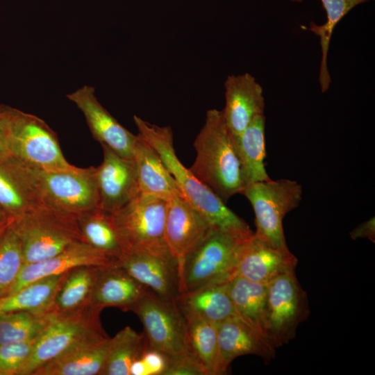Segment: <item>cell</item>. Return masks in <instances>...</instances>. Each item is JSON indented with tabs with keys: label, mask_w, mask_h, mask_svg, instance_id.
I'll return each mask as SVG.
<instances>
[{
	"label": "cell",
	"mask_w": 375,
	"mask_h": 375,
	"mask_svg": "<svg viewBox=\"0 0 375 375\" xmlns=\"http://www.w3.org/2000/svg\"><path fill=\"white\" fill-rule=\"evenodd\" d=\"M193 146L197 152L190 167L193 174L224 203L242 194L244 187L233 135L222 110H208Z\"/></svg>",
	"instance_id": "obj_1"
},
{
	"label": "cell",
	"mask_w": 375,
	"mask_h": 375,
	"mask_svg": "<svg viewBox=\"0 0 375 375\" xmlns=\"http://www.w3.org/2000/svg\"><path fill=\"white\" fill-rule=\"evenodd\" d=\"M133 120L138 131V135L157 152L183 197L206 216L212 226L251 231L244 219L229 209L180 162L174 148L173 133L170 126L152 124L137 115L133 116Z\"/></svg>",
	"instance_id": "obj_2"
},
{
	"label": "cell",
	"mask_w": 375,
	"mask_h": 375,
	"mask_svg": "<svg viewBox=\"0 0 375 375\" xmlns=\"http://www.w3.org/2000/svg\"><path fill=\"white\" fill-rule=\"evenodd\" d=\"M253 235L252 231L211 226L183 260L182 294L228 282L235 276L244 247Z\"/></svg>",
	"instance_id": "obj_3"
},
{
	"label": "cell",
	"mask_w": 375,
	"mask_h": 375,
	"mask_svg": "<svg viewBox=\"0 0 375 375\" xmlns=\"http://www.w3.org/2000/svg\"><path fill=\"white\" fill-rule=\"evenodd\" d=\"M0 126L10 156L43 171H60L72 166L65 159L56 133L42 119L0 105Z\"/></svg>",
	"instance_id": "obj_4"
},
{
	"label": "cell",
	"mask_w": 375,
	"mask_h": 375,
	"mask_svg": "<svg viewBox=\"0 0 375 375\" xmlns=\"http://www.w3.org/2000/svg\"><path fill=\"white\" fill-rule=\"evenodd\" d=\"M12 226L21 242L24 264L44 260L85 242L76 216L49 206L13 218Z\"/></svg>",
	"instance_id": "obj_5"
},
{
	"label": "cell",
	"mask_w": 375,
	"mask_h": 375,
	"mask_svg": "<svg viewBox=\"0 0 375 375\" xmlns=\"http://www.w3.org/2000/svg\"><path fill=\"white\" fill-rule=\"evenodd\" d=\"M103 309L90 304L69 312H51L47 324L35 342L31 356L19 375H32L38 368L75 346L108 337L100 321Z\"/></svg>",
	"instance_id": "obj_6"
},
{
	"label": "cell",
	"mask_w": 375,
	"mask_h": 375,
	"mask_svg": "<svg viewBox=\"0 0 375 375\" xmlns=\"http://www.w3.org/2000/svg\"><path fill=\"white\" fill-rule=\"evenodd\" d=\"M26 167L31 183L46 206L76 217L99 208L95 167L72 165L60 171Z\"/></svg>",
	"instance_id": "obj_7"
},
{
	"label": "cell",
	"mask_w": 375,
	"mask_h": 375,
	"mask_svg": "<svg viewBox=\"0 0 375 375\" xmlns=\"http://www.w3.org/2000/svg\"><path fill=\"white\" fill-rule=\"evenodd\" d=\"M242 194L251 203L255 214L254 235L283 251H290L283 226L284 217L297 208L302 187L295 181L269 179L247 185Z\"/></svg>",
	"instance_id": "obj_8"
},
{
	"label": "cell",
	"mask_w": 375,
	"mask_h": 375,
	"mask_svg": "<svg viewBox=\"0 0 375 375\" xmlns=\"http://www.w3.org/2000/svg\"><path fill=\"white\" fill-rule=\"evenodd\" d=\"M130 310L143 325L148 349L162 353L168 360L192 356L186 321L177 304L164 300L149 289Z\"/></svg>",
	"instance_id": "obj_9"
},
{
	"label": "cell",
	"mask_w": 375,
	"mask_h": 375,
	"mask_svg": "<svg viewBox=\"0 0 375 375\" xmlns=\"http://www.w3.org/2000/svg\"><path fill=\"white\" fill-rule=\"evenodd\" d=\"M308 315V297L295 270L285 272L267 284V333L275 348L292 340L298 326Z\"/></svg>",
	"instance_id": "obj_10"
},
{
	"label": "cell",
	"mask_w": 375,
	"mask_h": 375,
	"mask_svg": "<svg viewBox=\"0 0 375 375\" xmlns=\"http://www.w3.org/2000/svg\"><path fill=\"white\" fill-rule=\"evenodd\" d=\"M115 263L158 297L178 305L182 295L180 268L167 246L131 248Z\"/></svg>",
	"instance_id": "obj_11"
},
{
	"label": "cell",
	"mask_w": 375,
	"mask_h": 375,
	"mask_svg": "<svg viewBox=\"0 0 375 375\" xmlns=\"http://www.w3.org/2000/svg\"><path fill=\"white\" fill-rule=\"evenodd\" d=\"M167 203L162 198L140 193L112 213L128 249L167 246L165 239Z\"/></svg>",
	"instance_id": "obj_12"
},
{
	"label": "cell",
	"mask_w": 375,
	"mask_h": 375,
	"mask_svg": "<svg viewBox=\"0 0 375 375\" xmlns=\"http://www.w3.org/2000/svg\"><path fill=\"white\" fill-rule=\"evenodd\" d=\"M103 160L96 167L99 208L113 213L140 194L135 163L101 146Z\"/></svg>",
	"instance_id": "obj_13"
},
{
	"label": "cell",
	"mask_w": 375,
	"mask_h": 375,
	"mask_svg": "<svg viewBox=\"0 0 375 375\" xmlns=\"http://www.w3.org/2000/svg\"><path fill=\"white\" fill-rule=\"evenodd\" d=\"M67 97L83 112L94 140L122 157L133 158L137 135L124 128L100 103L92 86L84 85Z\"/></svg>",
	"instance_id": "obj_14"
},
{
	"label": "cell",
	"mask_w": 375,
	"mask_h": 375,
	"mask_svg": "<svg viewBox=\"0 0 375 375\" xmlns=\"http://www.w3.org/2000/svg\"><path fill=\"white\" fill-rule=\"evenodd\" d=\"M206 216L178 193L167 200L165 239L181 267L185 256L211 226Z\"/></svg>",
	"instance_id": "obj_15"
},
{
	"label": "cell",
	"mask_w": 375,
	"mask_h": 375,
	"mask_svg": "<svg viewBox=\"0 0 375 375\" xmlns=\"http://www.w3.org/2000/svg\"><path fill=\"white\" fill-rule=\"evenodd\" d=\"M224 88L225 106L222 111L231 134L237 138L256 116L264 114L263 89L249 73L228 76Z\"/></svg>",
	"instance_id": "obj_16"
},
{
	"label": "cell",
	"mask_w": 375,
	"mask_h": 375,
	"mask_svg": "<svg viewBox=\"0 0 375 375\" xmlns=\"http://www.w3.org/2000/svg\"><path fill=\"white\" fill-rule=\"evenodd\" d=\"M115 262V259L101 253L87 242H79L51 258L38 262L24 264L7 296L41 278L64 274L80 266L103 267Z\"/></svg>",
	"instance_id": "obj_17"
},
{
	"label": "cell",
	"mask_w": 375,
	"mask_h": 375,
	"mask_svg": "<svg viewBox=\"0 0 375 375\" xmlns=\"http://www.w3.org/2000/svg\"><path fill=\"white\" fill-rule=\"evenodd\" d=\"M297 262L290 251L277 249L253 233L244 247L235 276L267 285L279 275L295 270Z\"/></svg>",
	"instance_id": "obj_18"
},
{
	"label": "cell",
	"mask_w": 375,
	"mask_h": 375,
	"mask_svg": "<svg viewBox=\"0 0 375 375\" xmlns=\"http://www.w3.org/2000/svg\"><path fill=\"white\" fill-rule=\"evenodd\" d=\"M219 367L226 374L231 362L244 355L260 356L267 362L275 356V347L237 316L216 324Z\"/></svg>",
	"instance_id": "obj_19"
},
{
	"label": "cell",
	"mask_w": 375,
	"mask_h": 375,
	"mask_svg": "<svg viewBox=\"0 0 375 375\" xmlns=\"http://www.w3.org/2000/svg\"><path fill=\"white\" fill-rule=\"evenodd\" d=\"M44 205L26 167L10 156L0 157V206L6 215L15 218Z\"/></svg>",
	"instance_id": "obj_20"
},
{
	"label": "cell",
	"mask_w": 375,
	"mask_h": 375,
	"mask_svg": "<svg viewBox=\"0 0 375 375\" xmlns=\"http://www.w3.org/2000/svg\"><path fill=\"white\" fill-rule=\"evenodd\" d=\"M148 290L115 262L99 267L90 304L130 310Z\"/></svg>",
	"instance_id": "obj_21"
},
{
	"label": "cell",
	"mask_w": 375,
	"mask_h": 375,
	"mask_svg": "<svg viewBox=\"0 0 375 375\" xmlns=\"http://www.w3.org/2000/svg\"><path fill=\"white\" fill-rule=\"evenodd\" d=\"M110 340L108 336L78 344L44 364L32 375H100Z\"/></svg>",
	"instance_id": "obj_22"
},
{
	"label": "cell",
	"mask_w": 375,
	"mask_h": 375,
	"mask_svg": "<svg viewBox=\"0 0 375 375\" xmlns=\"http://www.w3.org/2000/svg\"><path fill=\"white\" fill-rule=\"evenodd\" d=\"M140 193L168 200L181 193L157 152L137 135L133 152Z\"/></svg>",
	"instance_id": "obj_23"
},
{
	"label": "cell",
	"mask_w": 375,
	"mask_h": 375,
	"mask_svg": "<svg viewBox=\"0 0 375 375\" xmlns=\"http://www.w3.org/2000/svg\"><path fill=\"white\" fill-rule=\"evenodd\" d=\"M227 288L235 316L270 342L266 325L267 285L235 276Z\"/></svg>",
	"instance_id": "obj_24"
},
{
	"label": "cell",
	"mask_w": 375,
	"mask_h": 375,
	"mask_svg": "<svg viewBox=\"0 0 375 375\" xmlns=\"http://www.w3.org/2000/svg\"><path fill=\"white\" fill-rule=\"evenodd\" d=\"M265 117L256 116L241 135L234 138L244 188L253 183L270 179L264 164Z\"/></svg>",
	"instance_id": "obj_25"
},
{
	"label": "cell",
	"mask_w": 375,
	"mask_h": 375,
	"mask_svg": "<svg viewBox=\"0 0 375 375\" xmlns=\"http://www.w3.org/2000/svg\"><path fill=\"white\" fill-rule=\"evenodd\" d=\"M227 283L183 294L178 306L183 316L199 318L215 324L235 316Z\"/></svg>",
	"instance_id": "obj_26"
},
{
	"label": "cell",
	"mask_w": 375,
	"mask_h": 375,
	"mask_svg": "<svg viewBox=\"0 0 375 375\" xmlns=\"http://www.w3.org/2000/svg\"><path fill=\"white\" fill-rule=\"evenodd\" d=\"M76 219L85 241L101 253L116 260L128 249L112 213L97 208Z\"/></svg>",
	"instance_id": "obj_27"
},
{
	"label": "cell",
	"mask_w": 375,
	"mask_h": 375,
	"mask_svg": "<svg viewBox=\"0 0 375 375\" xmlns=\"http://www.w3.org/2000/svg\"><path fill=\"white\" fill-rule=\"evenodd\" d=\"M99 267L84 265L65 272L51 312H69L90 305Z\"/></svg>",
	"instance_id": "obj_28"
},
{
	"label": "cell",
	"mask_w": 375,
	"mask_h": 375,
	"mask_svg": "<svg viewBox=\"0 0 375 375\" xmlns=\"http://www.w3.org/2000/svg\"><path fill=\"white\" fill-rule=\"evenodd\" d=\"M65 274L37 279L0 299V312L24 310L47 313Z\"/></svg>",
	"instance_id": "obj_29"
},
{
	"label": "cell",
	"mask_w": 375,
	"mask_h": 375,
	"mask_svg": "<svg viewBox=\"0 0 375 375\" xmlns=\"http://www.w3.org/2000/svg\"><path fill=\"white\" fill-rule=\"evenodd\" d=\"M148 349L144 334H138L130 326L110 338L106 360L100 375H129L132 363Z\"/></svg>",
	"instance_id": "obj_30"
},
{
	"label": "cell",
	"mask_w": 375,
	"mask_h": 375,
	"mask_svg": "<svg viewBox=\"0 0 375 375\" xmlns=\"http://www.w3.org/2000/svg\"><path fill=\"white\" fill-rule=\"evenodd\" d=\"M191 355L206 375H220L216 324L199 318L184 317Z\"/></svg>",
	"instance_id": "obj_31"
},
{
	"label": "cell",
	"mask_w": 375,
	"mask_h": 375,
	"mask_svg": "<svg viewBox=\"0 0 375 375\" xmlns=\"http://www.w3.org/2000/svg\"><path fill=\"white\" fill-rule=\"evenodd\" d=\"M50 314L24 310L0 312V344L36 339Z\"/></svg>",
	"instance_id": "obj_32"
},
{
	"label": "cell",
	"mask_w": 375,
	"mask_h": 375,
	"mask_svg": "<svg viewBox=\"0 0 375 375\" xmlns=\"http://www.w3.org/2000/svg\"><path fill=\"white\" fill-rule=\"evenodd\" d=\"M326 12L327 20L322 26L310 23V30L318 35L322 51V62L319 70V83L322 92L329 87L331 77L328 71L326 58L330 39L336 24L356 6L367 0H321Z\"/></svg>",
	"instance_id": "obj_33"
},
{
	"label": "cell",
	"mask_w": 375,
	"mask_h": 375,
	"mask_svg": "<svg viewBox=\"0 0 375 375\" xmlns=\"http://www.w3.org/2000/svg\"><path fill=\"white\" fill-rule=\"evenodd\" d=\"M12 222L0 241V299L8 294L24 264L21 242Z\"/></svg>",
	"instance_id": "obj_34"
},
{
	"label": "cell",
	"mask_w": 375,
	"mask_h": 375,
	"mask_svg": "<svg viewBox=\"0 0 375 375\" xmlns=\"http://www.w3.org/2000/svg\"><path fill=\"white\" fill-rule=\"evenodd\" d=\"M36 339L0 344L1 375H19L32 354Z\"/></svg>",
	"instance_id": "obj_35"
},
{
	"label": "cell",
	"mask_w": 375,
	"mask_h": 375,
	"mask_svg": "<svg viewBox=\"0 0 375 375\" xmlns=\"http://www.w3.org/2000/svg\"><path fill=\"white\" fill-rule=\"evenodd\" d=\"M162 375H206V374L192 356H188L168 360Z\"/></svg>",
	"instance_id": "obj_36"
},
{
	"label": "cell",
	"mask_w": 375,
	"mask_h": 375,
	"mask_svg": "<svg viewBox=\"0 0 375 375\" xmlns=\"http://www.w3.org/2000/svg\"><path fill=\"white\" fill-rule=\"evenodd\" d=\"M147 370V375H162L168 363L167 358L162 353L147 349L140 358Z\"/></svg>",
	"instance_id": "obj_37"
},
{
	"label": "cell",
	"mask_w": 375,
	"mask_h": 375,
	"mask_svg": "<svg viewBox=\"0 0 375 375\" xmlns=\"http://www.w3.org/2000/svg\"><path fill=\"white\" fill-rule=\"evenodd\" d=\"M350 236L353 240L358 238H367L374 243L375 242V220L374 217L360 224L350 232Z\"/></svg>",
	"instance_id": "obj_38"
},
{
	"label": "cell",
	"mask_w": 375,
	"mask_h": 375,
	"mask_svg": "<svg viewBox=\"0 0 375 375\" xmlns=\"http://www.w3.org/2000/svg\"><path fill=\"white\" fill-rule=\"evenodd\" d=\"M129 375H147L146 367L141 358L132 363L129 369Z\"/></svg>",
	"instance_id": "obj_39"
},
{
	"label": "cell",
	"mask_w": 375,
	"mask_h": 375,
	"mask_svg": "<svg viewBox=\"0 0 375 375\" xmlns=\"http://www.w3.org/2000/svg\"><path fill=\"white\" fill-rule=\"evenodd\" d=\"M13 218H8L7 219L0 222V241L2 239L3 235L5 234L6 230L10 225Z\"/></svg>",
	"instance_id": "obj_40"
},
{
	"label": "cell",
	"mask_w": 375,
	"mask_h": 375,
	"mask_svg": "<svg viewBox=\"0 0 375 375\" xmlns=\"http://www.w3.org/2000/svg\"><path fill=\"white\" fill-rule=\"evenodd\" d=\"M6 156H9V154L5 146L1 128L0 126V157Z\"/></svg>",
	"instance_id": "obj_41"
},
{
	"label": "cell",
	"mask_w": 375,
	"mask_h": 375,
	"mask_svg": "<svg viewBox=\"0 0 375 375\" xmlns=\"http://www.w3.org/2000/svg\"><path fill=\"white\" fill-rule=\"evenodd\" d=\"M10 218L0 206V222Z\"/></svg>",
	"instance_id": "obj_42"
},
{
	"label": "cell",
	"mask_w": 375,
	"mask_h": 375,
	"mask_svg": "<svg viewBox=\"0 0 375 375\" xmlns=\"http://www.w3.org/2000/svg\"><path fill=\"white\" fill-rule=\"evenodd\" d=\"M0 375H1V372H0Z\"/></svg>",
	"instance_id": "obj_43"
},
{
	"label": "cell",
	"mask_w": 375,
	"mask_h": 375,
	"mask_svg": "<svg viewBox=\"0 0 375 375\" xmlns=\"http://www.w3.org/2000/svg\"></svg>",
	"instance_id": "obj_44"
}]
</instances>
